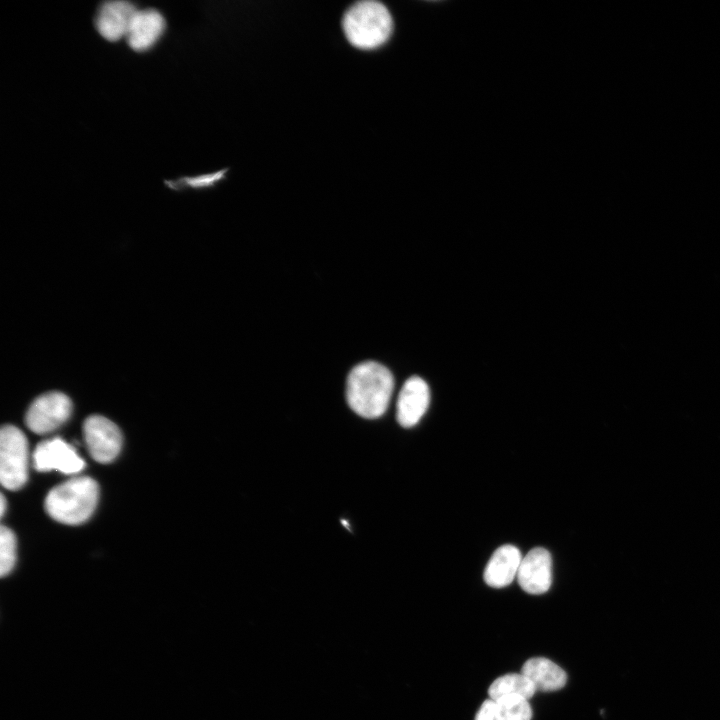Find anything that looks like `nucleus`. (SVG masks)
<instances>
[{
	"label": "nucleus",
	"instance_id": "6",
	"mask_svg": "<svg viewBox=\"0 0 720 720\" xmlns=\"http://www.w3.org/2000/svg\"><path fill=\"white\" fill-rule=\"evenodd\" d=\"M84 439L92 458L100 463L113 461L122 446V434L115 423L109 419L92 415L83 425Z\"/></svg>",
	"mask_w": 720,
	"mask_h": 720
},
{
	"label": "nucleus",
	"instance_id": "7",
	"mask_svg": "<svg viewBox=\"0 0 720 720\" xmlns=\"http://www.w3.org/2000/svg\"><path fill=\"white\" fill-rule=\"evenodd\" d=\"M33 465L38 471L57 470L64 474H74L84 468L85 462L70 444L55 437L36 446Z\"/></svg>",
	"mask_w": 720,
	"mask_h": 720
},
{
	"label": "nucleus",
	"instance_id": "15",
	"mask_svg": "<svg viewBox=\"0 0 720 720\" xmlns=\"http://www.w3.org/2000/svg\"><path fill=\"white\" fill-rule=\"evenodd\" d=\"M494 702L497 720H531L532 709L528 699L508 696Z\"/></svg>",
	"mask_w": 720,
	"mask_h": 720
},
{
	"label": "nucleus",
	"instance_id": "17",
	"mask_svg": "<svg viewBox=\"0 0 720 720\" xmlns=\"http://www.w3.org/2000/svg\"><path fill=\"white\" fill-rule=\"evenodd\" d=\"M225 174V171H219L212 174H206L196 177H185L180 178L179 180L175 181H168L166 182L167 185L173 189H180L184 186H189L193 188H203L208 187L210 185H213L214 183L218 182L223 178Z\"/></svg>",
	"mask_w": 720,
	"mask_h": 720
},
{
	"label": "nucleus",
	"instance_id": "3",
	"mask_svg": "<svg viewBox=\"0 0 720 720\" xmlns=\"http://www.w3.org/2000/svg\"><path fill=\"white\" fill-rule=\"evenodd\" d=\"M343 31L347 40L359 49H375L391 36L393 20L388 9L377 1H361L344 14Z\"/></svg>",
	"mask_w": 720,
	"mask_h": 720
},
{
	"label": "nucleus",
	"instance_id": "14",
	"mask_svg": "<svg viewBox=\"0 0 720 720\" xmlns=\"http://www.w3.org/2000/svg\"><path fill=\"white\" fill-rule=\"evenodd\" d=\"M536 691L533 683L524 674L513 673L495 679L488 689V694L493 701L508 696L529 699Z\"/></svg>",
	"mask_w": 720,
	"mask_h": 720
},
{
	"label": "nucleus",
	"instance_id": "8",
	"mask_svg": "<svg viewBox=\"0 0 720 720\" xmlns=\"http://www.w3.org/2000/svg\"><path fill=\"white\" fill-rule=\"evenodd\" d=\"M520 587L529 594H543L552 583V558L548 550L536 547L523 558L518 570Z\"/></svg>",
	"mask_w": 720,
	"mask_h": 720
},
{
	"label": "nucleus",
	"instance_id": "10",
	"mask_svg": "<svg viewBox=\"0 0 720 720\" xmlns=\"http://www.w3.org/2000/svg\"><path fill=\"white\" fill-rule=\"evenodd\" d=\"M138 9L128 1L104 2L98 9L95 26L99 34L108 41L126 37L130 22Z\"/></svg>",
	"mask_w": 720,
	"mask_h": 720
},
{
	"label": "nucleus",
	"instance_id": "1",
	"mask_svg": "<svg viewBox=\"0 0 720 720\" xmlns=\"http://www.w3.org/2000/svg\"><path fill=\"white\" fill-rule=\"evenodd\" d=\"M393 389L392 373L380 363L366 361L350 371L346 381V399L357 415L374 419L387 410Z\"/></svg>",
	"mask_w": 720,
	"mask_h": 720
},
{
	"label": "nucleus",
	"instance_id": "12",
	"mask_svg": "<svg viewBox=\"0 0 720 720\" xmlns=\"http://www.w3.org/2000/svg\"><path fill=\"white\" fill-rule=\"evenodd\" d=\"M520 550L506 544L494 551L484 570V581L493 588L508 586L515 577L522 561Z\"/></svg>",
	"mask_w": 720,
	"mask_h": 720
},
{
	"label": "nucleus",
	"instance_id": "5",
	"mask_svg": "<svg viewBox=\"0 0 720 720\" xmlns=\"http://www.w3.org/2000/svg\"><path fill=\"white\" fill-rule=\"evenodd\" d=\"M71 410V401L65 394L49 392L32 402L26 412L25 422L36 434H46L66 422Z\"/></svg>",
	"mask_w": 720,
	"mask_h": 720
},
{
	"label": "nucleus",
	"instance_id": "11",
	"mask_svg": "<svg viewBox=\"0 0 720 720\" xmlns=\"http://www.w3.org/2000/svg\"><path fill=\"white\" fill-rule=\"evenodd\" d=\"M164 30L165 20L159 11L137 10L126 34L127 43L134 51H146L155 45Z\"/></svg>",
	"mask_w": 720,
	"mask_h": 720
},
{
	"label": "nucleus",
	"instance_id": "13",
	"mask_svg": "<svg viewBox=\"0 0 720 720\" xmlns=\"http://www.w3.org/2000/svg\"><path fill=\"white\" fill-rule=\"evenodd\" d=\"M521 673L533 683L536 690L542 692L559 690L567 681L565 671L551 660L543 657L527 660L522 666Z\"/></svg>",
	"mask_w": 720,
	"mask_h": 720
},
{
	"label": "nucleus",
	"instance_id": "18",
	"mask_svg": "<svg viewBox=\"0 0 720 720\" xmlns=\"http://www.w3.org/2000/svg\"><path fill=\"white\" fill-rule=\"evenodd\" d=\"M475 720H497L495 715V702L492 699L483 702L476 714Z\"/></svg>",
	"mask_w": 720,
	"mask_h": 720
},
{
	"label": "nucleus",
	"instance_id": "4",
	"mask_svg": "<svg viewBox=\"0 0 720 720\" xmlns=\"http://www.w3.org/2000/svg\"><path fill=\"white\" fill-rule=\"evenodd\" d=\"M28 478V442L15 426L5 425L0 432V480L9 490L21 488Z\"/></svg>",
	"mask_w": 720,
	"mask_h": 720
},
{
	"label": "nucleus",
	"instance_id": "19",
	"mask_svg": "<svg viewBox=\"0 0 720 720\" xmlns=\"http://www.w3.org/2000/svg\"><path fill=\"white\" fill-rule=\"evenodd\" d=\"M5 508H6V500H5L4 495L2 494V495H1V501H0V514H1V517H3V515H4V513H5Z\"/></svg>",
	"mask_w": 720,
	"mask_h": 720
},
{
	"label": "nucleus",
	"instance_id": "9",
	"mask_svg": "<svg viewBox=\"0 0 720 720\" xmlns=\"http://www.w3.org/2000/svg\"><path fill=\"white\" fill-rule=\"evenodd\" d=\"M430 390L427 383L418 376L405 381L399 393L396 417L398 423L410 428L415 426L428 409Z\"/></svg>",
	"mask_w": 720,
	"mask_h": 720
},
{
	"label": "nucleus",
	"instance_id": "16",
	"mask_svg": "<svg viewBox=\"0 0 720 720\" xmlns=\"http://www.w3.org/2000/svg\"><path fill=\"white\" fill-rule=\"evenodd\" d=\"M16 539L13 531L5 526L0 529V574L4 577L14 567Z\"/></svg>",
	"mask_w": 720,
	"mask_h": 720
},
{
	"label": "nucleus",
	"instance_id": "2",
	"mask_svg": "<svg viewBox=\"0 0 720 720\" xmlns=\"http://www.w3.org/2000/svg\"><path fill=\"white\" fill-rule=\"evenodd\" d=\"M97 482L86 476L72 478L54 487L46 496L45 509L54 520L68 525L85 522L98 502Z\"/></svg>",
	"mask_w": 720,
	"mask_h": 720
}]
</instances>
